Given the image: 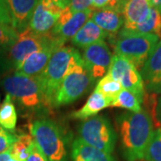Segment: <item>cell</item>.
Returning a JSON list of instances; mask_svg holds the SVG:
<instances>
[{"mask_svg":"<svg viewBox=\"0 0 161 161\" xmlns=\"http://www.w3.org/2000/svg\"><path fill=\"white\" fill-rule=\"evenodd\" d=\"M122 146L128 161L143 159L144 152L153 133V122L145 110L126 112L118 116Z\"/></svg>","mask_w":161,"mask_h":161,"instance_id":"6da1fadb","label":"cell"},{"mask_svg":"<svg viewBox=\"0 0 161 161\" xmlns=\"http://www.w3.org/2000/svg\"><path fill=\"white\" fill-rule=\"evenodd\" d=\"M81 60L80 52L73 47L63 46L54 52L46 68L39 75L46 107H53L55 95L64 76Z\"/></svg>","mask_w":161,"mask_h":161,"instance_id":"7a4b0ae2","label":"cell"},{"mask_svg":"<svg viewBox=\"0 0 161 161\" xmlns=\"http://www.w3.org/2000/svg\"><path fill=\"white\" fill-rule=\"evenodd\" d=\"M112 38L115 54L127 59L139 72L160 40L156 35L137 33L125 29H121Z\"/></svg>","mask_w":161,"mask_h":161,"instance_id":"3957f363","label":"cell"},{"mask_svg":"<svg viewBox=\"0 0 161 161\" xmlns=\"http://www.w3.org/2000/svg\"><path fill=\"white\" fill-rule=\"evenodd\" d=\"M6 93L25 108H38L45 105L44 93L39 76H28L14 72L2 80Z\"/></svg>","mask_w":161,"mask_h":161,"instance_id":"277c9868","label":"cell"},{"mask_svg":"<svg viewBox=\"0 0 161 161\" xmlns=\"http://www.w3.org/2000/svg\"><path fill=\"white\" fill-rule=\"evenodd\" d=\"M35 144L48 161H66L67 152L58 125L48 119L35 121L30 126Z\"/></svg>","mask_w":161,"mask_h":161,"instance_id":"5b68a950","label":"cell"},{"mask_svg":"<svg viewBox=\"0 0 161 161\" xmlns=\"http://www.w3.org/2000/svg\"><path fill=\"white\" fill-rule=\"evenodd\" d=\"M93 80L94 79L81 60L64 76L55 95L53 107L58 108L77 100L88 92Z\"/></svg>","mask_w":161,"mask_h":161,"instance_id":"8992f818","label":"cell"},{"mask_svg":"<svg viewBox=\"0 0 161 161\" xmlns=\"http://www.w3.org/2000/svg\"><path fill=\"white\" fill-rule=\"evenodd\" d=\"M80 136L85 143L110 154L115 149L116 134L109 120L103 115L92 116L79 127Z\"/></svg>","mask_w":161,"mask_h":161,"instance_id":"52a82bcc","label":"cell"},{"mask_svg":"<svg viewBox=\"0 0 161 161\" xmlns=\"http://www.w3.org/2000/svg\"><path fill=\"white\" fill-rule=\"evenodd\" d=\"M54 39L55 37L50 32L39 34L29 27L19 32L15 43L6 53L12 68L16 69L30 55L41 49Z\"/></svg>","mask_w":161,"mask_h":161,"instance_id":"ba28073f","label":"cell"},{"mask_svg":"<svg viewBox=\"0 0 161 161\" xmlns=\"http://www.w3.org/2000/svg\"><path fill=\"white\" fill-rule=\"evenodd\" d=\"M108 75L118 80L123 89L134 93L142 102L143 101L145 88L142 78L140 72L127 59L114 54Z\"/></svg>","mask_w":161,"mask_h":161,"instance_id":"9c48e42d","label":"cell"},{"mask_svg":"<svg viewBox=\"0 0 161 161\" xmlns=\"http://www.w3.org/2000/svg\"><path fill=\"white\" fill-rule=\"evenodd\" d=\"M68 3V0H40L32 13L28 27L39 34L50 32Z\"/></svg>","mask_w":161,"mask_h":161,"instance_id":"30bf717a","label":"cell"},{"mask_svg":"<svg viewBox=\"0 0 161 161\" xmlns=\"http://www.w3.org/2000/svg\"><path fill=\"white\" fill-rule=\"evenodd\" d=\"M112 57L108 43L101 40L84 47L81 58L92 78L98 80L108 74Z\"/></svg>","mask_w":161,"mask_h":161,"instance_id":"8fae6325","label":"cell"},{"mask_svg":"<svg viewBox=\"0 0 161 161\" xmlns=\"http://www.w3.org/2000/svg\"><path fill=\"white\" fill-rule=\"evenodd\" d=\"M93 11L92 9H88L75 13L71 11L67 6L62 11L58 23L51 30L50 33L55 38L65 43L66 40H72L80 28L91 19Z\"/></svg>","mask_w":161,"mask_h":161,"instance_id":"7c38bea8","label":"cell"},{"mask_svg":"<svg viewBox=\"0 0 161 161\" xmlns=\"http://www.w3.org/2000/svg\"><path fill=\"white\" fill-rule=\"evenodd\" d=\"M63 46L64 42L55 38L44 47L30 55L15 69V72L28 76H39L46 68L54 52Z\"/></svg>","mask_w":161,"mask_h":161,"instance_id":"4fadbf2b","label":"cell"},{"mask_svg":"<svg viewBox=\"0 0 161 161\" xmlns=\"http://www.w3.org/2000/svg\"><path fill=\"white\" fill-rule=\"evenodd\" d=\"M140 74L144 88L152 94H161V40L158 42Z\"/></svg>","mask_w":161,"mask_h":161,"instance_id":"5bb4252c","label":"cell"},{"mask_svg":"<svg viewBox=\"0 0 161 161\" xmlns=\"http://www.w3.org/2000/svg\"><path fill=\"white\" fill-rule=\"evenodd\" d=\"M40 0H6L12 19V26L18 32L29 25L32 13Z\"/></svg>","mask_w":161,"mask_h":161,"instance_id":"9a60e30c","label":"cell"},{"mask_svg":"<svg viewBox=\"0 0 161 161\" xmlns=\"http://www.w3.org/2000/svg\"><path fill=\"white\" fill-rule=\"evenodd\" d=\"M151 5L149 0H126L124 9V28L130 31L144 21L150 15Z\"/></svg>","mask_w":161,"mask_h":161,"instance_id":"2e32d148","label":"cell"},{"mask_svg":"<svg viewBox=\"0 0 161 161\" xmlns=\"http://www.w3.org/2000/svg\"><path fill=\"white\" fill-rule=\"evenodd\" d=\"M91 20L110 37L115 36L120 31L125 22L123 14L113 9L95 10Z\"/></svg>","mask_w":161,"mask_h":161,"instance_id":"e0dca14e","label":"cell"},{"mask_svg":"<svg viewBox=\"0 0 161 161\" xmlns=\"http://www.w3.org/2000/svg\"><path fill=\"white\" fill-rule=\"evenodd\" d=\"M73 161H115L112 156L85 143L81 139L77 138L72 148Z\"/></svg>","mask_w":161,"mask_h":161,"instance_id":"ac0fdd59","label":"cell"},{"mask_svg":"<svg viewBox=\"0 0 161 161\" xmlns=\"http://www.w3.org/2000/svg\"><path fill=\"white\" fill-rule=\"evenodd\" d=\"M108 37V34L106 33L90 19L75 34L71 41L75 47L84 48L94 43H97L98 41L104 40Z\"/></svg>","mask_w":161,"mask_h":161,"instance_id":"d6986e66","label":"cell"},{"mask_svg":"<svg viewBox=\"0 0 161 161\" xmlns=\"http://www.w3.org/2000/svg\"><path fill=\"white\" fill-rule=\"evenodd\" d=\"M111 102L101 93L94 91L88 98L86 103L80 109L76 110L71 114V117L74 119L86 120L88 118L98 115L99 111L110 107Z\"/></svg>","mask_w":161,"mask_h":161,"instance_id":"ffe728a7","label":"cell"},{"mask_svg":"<svg viewBox=\"0 0 161 161\" xmlns=\"http://www.w3.org/2000/svg\"><path fill=\"white\" fill-rule=\"evenodd\" d=\"M129 31L142 34L156 35L161 40V14L158 8L151 7L148 18L143 23L134 26Z\"/></svg>","mask_w":161,"mask_h":161,"instance_id":"44dd1931","label":"cell"},{"mask_svg":"<svg viewBox=\"0 0 161 161\" xmlns=\"http://www.w3.org/2000/svg\"><path fill=\"white\" fill-rule=\"evenodd\" d=\"M17 123V113L11 97L6 94L0 107V125L7 131H14Z\"/></svg>","mask_w":161,"mask_h":161,"instance_id":"7402d4cb","label":"cell"},{"mask_svg":"<svg viewBox=\"0 0 161 161\" xmlns=\"http://www.w3.org/2000/svg\"><path fill=\"white\" fill-rule=\"evenodd\" d=\"M34 144V140L31 134L23 133L18 135L16 142L11 147L12 158L18 161H26Z\"/></svg>","mask_w":161,"mask_h":161,"instance_id":"603a6c76","label":"cell"},{"mask_svg":"<svg viewBox=\"0 0 161 161\" xmlns=\"http://www.w3.org/2000/svg\"><path fill=\"white\" fill-rule=\"evenodd\" d=\"M141 103L142 102L134 93L123 89L110 107L121 108L129 110L130 112L137 113L142 109Z\"/></svg>","mask_w":161,"mask_h":161,"instance_id":"cb8c5ba5","label":"cell"},{"mask_svg":"<svg viewBox=\"0 0 161 161\" xmlns=\"http://www.w3.org/2000/svg\"><path fill=\"white\" fill-rule=\"evenodd\" d=\"M122 90L123 87L120 82L107 74L98 80V84L94 91H97L99 93H101L112 104Z\"/></svg>","mask_w":161,"mask_h":161,"instance_id":"d4e9b609","label":"cell"},{"mask_svg":"<svg viewBox=\"0 0 161 161\" xmlns=\"http://www.w3.org/2000/svg\"><path fill=\"white\" fill-rule=\"evenodd\" d=\"M146 161H161V129L153 131L150 142L144 152Z\"/></svg>","mask_w":161,"mask_h":161,"instance_id":"484cf974","label":"cell"},{"mask_svg":"<svg viewBox=\"0 0 161 161\" xmlns=\"http://www.w3.org/2000/svg\"><path fill=\"white\" fill-rule=\"evenodd\" d=\"M18 32L10 24L0 23V52L7 53L17 40Z\"/></svg>","mask_w":161,"mask_h":161,"instance_id":"4316f807","label":"cell"},{"mask_svg":"<svg viewBox=\"0 0 161 161\" xmlns=\"http://www.w3.org/2000/svg\"><path fill=\"white\" fill-rule=\"evenodd\" d=\"M126 0H92V10L113 9L123 14Z\"/></svg>","mask_w":161,"mask_h":161,"instance_id":"83f0119b","label":"cell"},{"mask_svg":"<svg viewBox=\"0 0 161 161\" xmlns=\"http://www.w3.org/2000/svg\"><path fill=\"white\" fill-rule=\"evenodd\" d=\"M17 136L14 131H7L0 125V153L10 150L13 144L16 142Z\"/></svg>","mask_w":161,"mask_h":161,"instance_id":"f1b7e54d","label":"cell"},{"mask_svg":"<svg viewBox=\"0 0 161 161\" xmlns=\"http://www.w3.org/2000/svg\"><path fill=\"white\" fill-rule=\"evenodd\" d=\"M68 6L72 12H81L92 9V0H69Z\"/></svg>","mask_w":161,"mask_h":161,"instance_id":"f546056e","label":"cell"},{"mask_svg":"<svg viewBox=\"0 0 161 161\" xmlns=\"http://www.w3.org/2000/svg\"><path fill=\"white\" fill-rule=\"evenodd\" d=\"M0 23L12 25L11 15L6 0H0Z\"/></svg>","mask_w":161,"mask_h":161,"instance_id":"4dcf8cb0","label":"cell"},{"mask_svg":"<svg viewBox=\"0 0 161 161\" xmlns=\"http://www.w3.org/2000/svg\"><path fill=\"white\" fill-rule=\"evenodd\" d=\"M26 161H48L45 155L41 152V150L38 148V146L34 144L32 150H31L30 155Z\"/></svg>","mask_w":161,"mask_h":161,"instance_id":"1f68e13d","label":"cell"},{"mask_svg":"<svg viewBox=\"0 0 161 161\" xmlns=\"http://www.w3.org/2000/svg\"><path fill=\"white\" fill-rule=\"evenodd\" d=\"M11 68V65L7 59L6 53L0 52V77L4 75V73H6V71H8Z\"/></svg>","mask_w":161,"mask_h":161,"instance_id":"d6a6232c","label":"cell"},{"mask_svg":"<svg viewBox=\"0 0 161 161\" xmlns=\"http://www.w3.org/2000/svg\"><path fill=\"white\" fill-rule=\"evenodd\" d=\"M11 149L6 150L5 152L0 153V161H8V159L11 158Z\"/></svg>","mask_w":161,"mask_h":161,"instance_id":"836d02e7","label":"cell"},{"mask_svg":"<svg viewBox=\"0 0 161 161\" xmlns=\"http://www.w3.org/2000/svg\"><path fill=\"white\" fill-rule=\"evenodd\" d=\"M149 2L150 3V5L152 7H157L158 6V0H149Z\"/></svg>","mask_w":161,"mask_h":161,"instance_id":"e575fe53","label":"cell"},{"mask_svg":"<svg viewBox=\"0 0 161 161\" xmlns=\"http://www.w3.org/2000/svg\"><path fill=\"white\" fill-rule=\"evenodd\" d=\"M161 6V0H158V6H157V8H158V7H160Z\"/></svg>","mask_w":161,"mask_h":161,"instance_id":"d590c367","label":"cell"},{"mask_svg":"<svg viewBox=\"0 0 161 161\" xmlns=\"http://www.w3.org/2000/svg\"><path fill=\"white\" fill-rule=\"evenodd\" d=\"M8 161H18V160H16V159H14V158H9V159H8Z\"/></svg>","mask_w":161,"mask_h":161,"instance_id":"8d00e7d4","label":"cell"},{"mask_svg":"<svg viewBox=\"0 0 161 161\" xmlns=\"http://www.w3.org/2000/svg\"><path fill=\"white\" fill-rule=\"evenodd\" d=\"M158 10H159V12H160V14H161V6L160 7H158Z\"/></svg>","mask_w":161,"mask_h":161,"instance_id":"74e56055","label":"cell"},{"mask_svg":"<svg viewBox=\"0 0 161 161\" xmlns=\"http://www.w3.org/2000/svg\"><path fill=\"white\" fill-rule=\"evenodd\" d=\"M68 1H69V0H68Z\"/></svg>","mask_w":161,"mask_h":161,"instance_id":"f35d334b","label":"cell"}]
</instances>
